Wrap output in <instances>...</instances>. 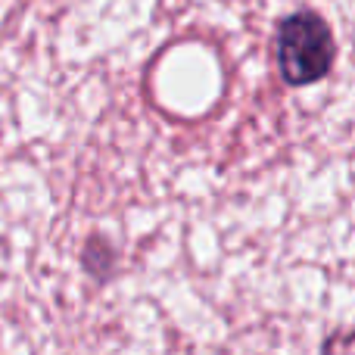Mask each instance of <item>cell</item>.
Returning <instances> with one entry per match:
<instances>
[{
  "label": "cell",
  "mask_w": 355,
  "mask_h": 355,
  "mask_svg": "<svg viewBox=\"0 0 355 355\" xmlns=\"http://www.w3.org/2000/svg\"><path fill=\"white\" fill-rule=\"evenodd\" d=\"M334 35L315 12H293L277 28V66L287 85H315L331 72Z\"/></svg>",
  "instance_id": "obj_1"
}]
</instances>
